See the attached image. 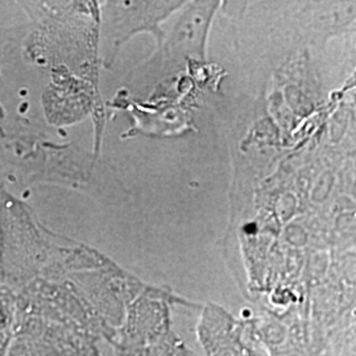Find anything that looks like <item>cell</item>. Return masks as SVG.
Returning <instances> with one entry per match:
<instances>
[{
    "mask_svg": "<svg viewBox=\"0 0 356 356\" xmlns=\"http://www.w3.org/2000/svg\"><path fill=\"white\" fill-rule=\"evenodd\" d=\"M69 323L36 314L16 313L7 356H88Z\"/></svg>",
    "mask_w": 356,
    "mask_h": 356,
    "instance_id": "7a4b0ae2",
    "label": "cell"
},
{
    "mask_svg": "<svg viewBox=\"0 0 356 356\" xmlns=\"http://www.w3.org/2000/svg\"><path fill=\"white\" fill-rule=\"evenodd\" d=\"M4 118V110H3V107L0 106V119H3Z\"/></svg>",
    "mask_w": 356,
    "mask_h": 356,
    "instance_id": "52a82bcc",
    "label": "cell"
},
{
    "mask_svg": "<svg viewBox=\"0 0 356 356\" xmlns=\"http://www.w3.org/2000/svg\"><path fill=\"white\" fill-rule=\"evenodd\" d=\"M10 338H11V335H7V334L0 332V350H1V347H3L4 344L10 341Z\"/></svg>",
    "mask_w": 356,
    "mask_h": 356,
    "instance_id": "5b68a950",
    "label": "cell"
},
{
    "mask_svg": "<svg viewBox=\"0 0 356 356\" xmlns=\"http://www.w3.org/2000/svg\"><path fill=\"white\" fill-rule=\"evenodd\" d=\"M8 343H10V341H8L7 343L4 344V346L1 347V350H0V356H7V348H8Z\"/></svg>",
    "mask_w": 356,
    "mask_h": 356,
    "instance_id": "8992f818",
    "label": "cell"
},
{
    "mask_svg": "<svg viewBox=\"0 0 356 356\" xmlns=\"http://www.w3.org/2000/svg\"><path fill=\"white\" fill-rule=\"evenodd\" d=\"M95 161L76 145L0 138V185L53 182L81 189L89 184Z\"/></svg>",
    "mask_w": 356,
    "mask_h": 356,
    "instance_id": "6da1fadb",
    "label": "cell"
},
{
    "mask_svg": "<svg viewBox=\"0 0 356 356\" xmlns=\"http://www.w3.org/2000/svg\"><path fill=\"white\" fill-rule=\"evenodd\" d=\"M176 10L175 3H107L103 13V64L110 66L119 47L143 29L154 32L159 22Z\"/></svg>",
    "mask_w": 356,
    "mask_h": 356,
    "instance_id": "3957f363",
    "label": "cell"
},
{
    "mask_svg": "<svg viewBox=\"0 0 356 356\" xmlns=\"http://www.w3.org/2000/svg\"><path fill=\"white\" fill-rule=\"evenodd\" d=\"M16 322V298L10 289L0 285V332L11 335Z\"/></svg>",
    "mask_w": 356,
    "mask_h": 356,
    "instance_id": "277c9868",
    "label": "cell"
},
{
    "mask_svg": "<svg viewBox=\"0 0 356 356\" xmlns=\"http://www.w3.org/2000/svg\"><path fill=\"white\" fill-rule=\"evenodd\" d=\"M4 135H6V132H4V131L1 129V127H0V138H1V136H4Z\"/></svg>",
    "mask_w": 356,
    "mask_h": 356,
    "instance_id": "ba28073f",
    "label": "cell"
}]
</instances>
